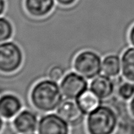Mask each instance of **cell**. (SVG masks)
I'll return each mask as SVG.
<instances>
[{"mask_svg":"<svg viewBox=\"0 0 134 134\" xmlns=\"http://www.w3.org/2000/svg\"><path fill=\"white\" fill-rule=\"evenodd\" d=\"M63 98L60 86L51 79L42 80L35 84L30 94L33 105L44 113L57 109L63 102Z\"/></svg>","mask_w":134,"mask_h":134,"instance_id":"6da1fadb","label":"cell"},{"mask_svg":"<svg viewBox=\"0 0 134 134\" xmlns=\"http://www.w3.org/2000/svg\"><path fill=\"white\" fill-rule=\"evenodd\" d=\"M117 115L106 105L100 106L88 114L86 121L90 134H112L117 126Z\"/></svg>","mask_w":134,"mask_h":134,"instance_id":"7a4b0ae2","label":"cell"},{"mask_svg":"<svg viewBox=\"0 0 134 134\" xmlns=\"http://www.w3.org/2000/svg\"><path fill=\"white\" fill-rule=\"evenodd\" d=\"M75 70L86 79H92L102 71V61L96 52L85 51L76 56L73 62Z\"/></svg>","mask_w":134,"mask_h":134,"instance_id":"3957f363","label":"cell"},{"mask_svg":"<svg viewBox=\"0 0 134 134\" xmlns=\"http://www.w3.org/2000/svg\"><path fill=\"white\" fill-rule=\"evenodd\" d=\"M23 55L18 44L12 41L0 43V71L11 73L20 68Z\"/></svg>","mask_w":134,"mask_h":134,"instance_id":"277c9868","label":"cell"},{"mask_svg":"<svg viewBox=\"0 0 134 134\" xmlns=\"http://www.w3.org/2000/svg\"><path fill=\"white\" fill-rule=\"evenodd\" d=\"M60 89L66 99H76L77 97L88 89L86 79L77 73H69L60 81Z\"/></svg>","mask_w":134,"mask_h":134,"instance_id":"5b68a950","label":"cell"},{"mask_svg":"<svg viewBox=\"0 0 134 134\" xmlns=\"http://www.w3.org/2000/svg\"><path fill=\"white\" fill-rule=\"evenodd\" d=\"M69 124L58 115L48 114L39 120V134H69Z\"/></svg>","mask_w":134,"mask_h":134,"instance_id":"8992f818","label":"cell"},{"mask_svg":"<svg viewBox=\"0 0 134 134\" xmlns=\"http://www.w3.org/2000/svg\"><path fill=\"white\" fill-rule=\"evenodd\" d=\"M37 115L30 110H24L14 118L13 126L16 132L21 134L34 133L38 126Z\"/></svg>","mask_w":134,"mask_h":134,"instance_id":"52a82bcc","label":"cell"},{"mask_svg":"<svg viewBox=\"0 0 134 134\" xmlns=\"http://www.w3.org/2000/svg\"><path fill=\"white\" fill-rule=\"evenodd\" d=\"M57 114L71 125L79 124L85 115L76 102L70 99H66L61 103L57 109Z\"/></svg>","mask_w":134,"mask_h":134,"instance_id":"ba28073f","label":"cell"},{"mask_svg":"<svg viewBox=\"0 0 134 134\" xmlns=\"http://www.w3.org/2000/svg\"><path fill=\"white\" fill-rule=\"evenodd\" d=\"M20 99L14 94H5L0 97V115L9 120L15 117L22 109Z\"/></svg>","mask_w":134,"mask_h":134,"instance_id":"9c48e42d","label":"cell"},{"mask_svg":"<svg viewBox=\"0 0 134 134\" xmlns=\"http://www.w3.org/2000/svg\"><path fill=\"white\" fill-rule=\"evenodd\" d=\"M90 89L102 100L109 98L113 94L115 85L110 77L100 75L92 81Z\"/></svg>","mask_w":134,"mask_h":134,"instance_id":"30bf717a","label":"cell"},{"mask_svg":"<svg viewBox=\"0 0 134 134\" xmlns=\"http://www.w3.org/2000/svg\"><path fill=\"white\" fill-rule=\"evenodd\" d=\"M24 5L30 15L41 18L52 11L54 6V0H25Z\"/></svg>","mask_w":134,"mask_h":134,"instance_id":"8fae6325","label":"cell"},{"mask_svg":"<svg viewBox=\"0 0 134 134\" xmlns=\"http://www.w3.org/2000/svg\"><path fill=\"white\" fill-rule=\"evenodd\" d=\"M102 99L98 98L91 90H86L81 93L75 102L85 115H88L101 105Z\"/></svg>","mask_w":134,"mask_h":134,"instance_id":"7c38bea8","label":"cell"},{"mask_svg":"<svg viewBox=\"0 0 134 134\" xmlns=\"http://www.w3.org/2000/svg\"><path fill=\"white\" fill-rule=\"evenodd\" d=\"M121 71L125 79L134 82V48H128L121 59Z\"/></svg>","mask_w":134,"mask_h":134,"instance_id":"4fadbf2b","label":"cell"},{"mask_svg":"<svg viewBox=\"0 0 134 134\" xmlns=\"http://www.w3.org/2000/svg\"><path fill=\"white\" fill-rule=\"evenodd\" d=\"M121 71V61L119 56L108 55L102 61V72L109 77H116Z\"/></svg>","mask_w":134,"mask_h":134,"instance_id":"5bb4252c","label":"cell"},{"mask_svg":"<svg viewBox=\"0 0 134 134\" xmlns=\"http://www.w3.org/2000/svg\"><path fill=\"white\" fill-rule=\"evenodd\" d=\"M13 34V25L5 17H0V43L7 41Z\"/></svg>","mask_w":134,"mask_h":134,"instance_id":"9a60e30c","label":"cell"},{"mask_svg":"<svg viewBox=\"0 0 134 134\" xmlns=\"http://www.w3.org/2000/svg\"><path fill=\"white\" fill-rule=\"evenodd\" d=\"M118 94L124 100H129L134 96V85L130 82H124L118 89Z\"/></svg>","mask_w":134,"mask_h":134,"instance_id":"2e32d148","label":"cell"},{"mask_svg":"<svg viewBox=\"0 0 134 134\" xmlns=\"http://www.w3.org/2000/svg\"><path fill=\"white\" fill-rule=\"evenodd\" d=\"M65 76V70L60 65L53 66L48 71V77L52 81L58 82L61 81Z\"/></svg>","mask_w":134,"mask_h":134,"instance_id":"e0dca14e","label":"cell"},{"mask_svg":"<svg viewBox=\"0 0 134 134\" xmlns=\"http://www.w3.org/2000/svg\"><path fill=\"white\" fill-rule=\"evenodd\" d=\"M56 1L62 6H70L73 5L77 0H56Z\"/></svg>","mask_w":134,"mask_h":134,"instance_id":"ac0fdd59","label":"cell"},{"mask_svg":"<svg viewBox=\"0 0 134 134\" xmlns=\"http://www.w3.org/2000/svg\"><path fill=\"white\" fill-rule=\"evenodd\" d=\"M129 39L131 43L134 46V25L133 26V27L131 28L130 31Z\"/></svg>","mask_w":134,"mask_h":134,"instance_id":"d6986e66","label":"cell"},{"mask_svg":"<svg viewBox=\"0 0 134 134\" xmlns=\"http://www.w3.org/2000/svg\"><path fill=\"white\" fill-rule=\"evenodd\" d=\"M5 9V0H0V16L3 14Z\"/></svg>","mask_w":134,"mask_h":134,"instance_id":"ffe728a7","label":"cell"},{"mask_svg":"<svg viewBox=\"0 0 134 134\" xmlns=\"http://www.w3.org/2000/svg\"><path fill=\"white\" fill-rule=\"evenodd\" d=\"M130 109L132 114L134 116V96L132 98V100L130 103Z\"/></svg>","mask_w":134,"mask_h":134,"instance_id":"44dd1931","label":"cell"},{"mask_svg":"<svg viewBox=\"0 0 134 134\" xmlns=\"http://www.w3.org/2000/svg\"><path fill=\"white\" fill-rule=\"evenodd\" d=\"M3 127H4V121L3 120L2 116L0 115V133L2 132V130H3Z\"/></svg>","mask_w":134,"mask_h":134,"instance_id":"7402d4cb","label":"cell"},{"mask_svg":"<svg viewBox=\"0 0 134 134\" xmlns=\"http://www.w3.org/2000/svg\"><path fill=\"white\" fill-rule=\"evenodd\" d=\"M1 90L0 89V97H1Z\"/></svg>","mask_w":134,"mask_h":134,"instance_id":"603a6c76","label":"cell"},{"mask_svg":"<svg viewBox=\"0 0 134 134\" xmlns=\"http://www.w3.org/2000/svg\"><path fill=\"white\" fill-rule=\"evenodd\" d=\"M27 134H35V133H27Z\"/></svg>","mask_w":134,"mask_h":134,"instance_id":"cb8c5ba5","label":"cell"}]
</instances>
